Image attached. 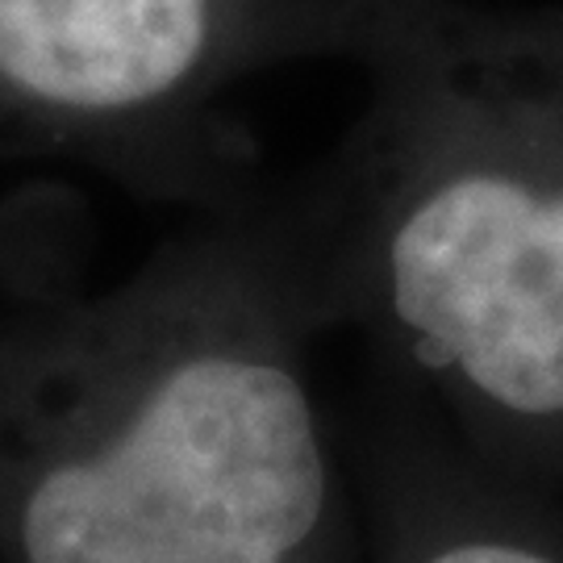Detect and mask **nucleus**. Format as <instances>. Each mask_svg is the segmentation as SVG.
Segmentation results:
<instances>
[{
	"mask_svg": "<svg viewBox=\"0 0 563 563\" xmlns=\"http://www.w3.org/2000/svg\"><path fill=\"white\" fill-rule=\"evenodd\" d=\"M384 0H0V172L76 167L139 201L255 205L234 92L297 63H360Z\"/></svg>",
	"mask_w": 563,
	"mask_h": 563,
	"instance_id": "3",
	"label": "nucleus"
},
{
	"mask_svg": "<svg viewBox=\"0 0 563 563\" xmlns=\"http://www.w3.org/2000/svg\"><path fill=\"white\" fill-rule=\"evenodd\" d=\"M276 188L109 288L0 297V563H360Z\"/></svg>",
	"mask_w": 563,
	"mask_h": 563,
	"instance_id": "1",
	"label": "nucleus"
},
{
	"mask_svg": "<svg viewBox=\"0 0 563 563\" xmlns=\"http://www.w3.org/2000/svg\"><path fill=\"white\" fill-rule=\"evenodd\" d=\"M355 481L376 563H563L560 547L518 522L434 426L388 393L363 426Z\"/></svg>",
	"mask_w": 563,
	"mask_h": 563,
	"instance_id": "4",
	"label": "nucleus"
},
{
	"mask_svg": "<svg viewBox=\"0 0 563 563\" xmlns=\"http://www.w3.org/2000/svg\"><path fill=\"white\" fill-rule=\"evenodd\" d=\"M363 101L276 188L330 334L488 467L563 460V9L384 0Z\"/></svg>",
	"mask_w": 563,
	"mask_h": 563,
	"instance_id": "2",
	"label": "nucleus"
}]
</instances>
